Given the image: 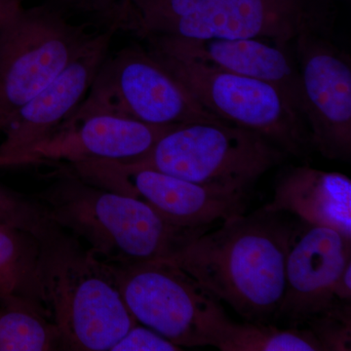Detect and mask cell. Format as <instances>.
<instances>
[{
  "instance_id": "obj_21",
  "label": "cell",
  "mask_w": 351,
  "mask_h": 351,
  "mask_svg": "<svg viewBox=\"0 0 351 351\" xmlns=\"http://www.w3.org/2000/svg\"><path fill=\"white\" fill-rule=\"evenodd\" d=\"M52 223L40 201L27 199L0 186V225L21 228L36 237Z\"/></svg>"
},
{
  "instance_id": "obj_8",
  "label": "cell",
  "mask_w": 351,
  "mask_h": 351,
  "mask_svg": "<svg viewBox=\"0 0 351 351\" xmlns=\"http://www.w3.org/2000/svg\"><path fill=\"white\" fill-rule=\"evenodd\" d=\"M52 6L22 9L0 27V133L15 113L93 43Z\"/></svg>"
},
{
  "instance_id": "obj_18",
  "label": "cell",
  "mask_w": 351,
  "mask_h": 351,
  "mask_svg": "<svg viewBox=\"0 0 351 351\" xmlns=\"http://www.w3.org/2000/svg\"><path fill=\"white\" fill-rule=\"evenodd\" d=\"M40 246L32 233L0 225V299L16 295L43 304L38 280Z\"/></svg>"
},
{
  "instance_id": "obj_13",
  "label": "cell",
  "mask_w": 351,
  "mask_h": 351,
  "mask_svg": "<svg viewBox=\"0 0 351 351\" xmlns=\"http://www.w3.org/2000/svg\"><path fill=\"white\" fill-rule=\"evenodd\" d=\"M112 32L97 34L93 43L69 66L18 110L0 144V167L18 160L51 137L84 100L108 58Z\"/></svg>"
},
{
  "instance_id": "obj_1",
  "label": "cell",
  "mask_w": 351,
  "mask_h": 351,
  "mask_svg": "<svg viewBox=\"0 0 351 351\" xmlns=\"http://www.w3.org/2000/svg\"><path fill=\"white\" fill-rule=\"evenodd\" d=\"M280 212L263 207L223 221L166 260L181 267L247 322L276 321L285 290L286 260L295 232Z\"/></svg>"
},
{
  "instance_id": "obj_15",
  "label": "cell",
  "mask_w": 351,
  "mask_h": 351,
  "mask_svg": "<svg viewBox=\"0 0 351 351\" xmlns=\"http://www.w3.org/2000/svg\"><path fill=\"white\" fill-rule=\"evenodd\" d=\"M145 39L149 47L154 49L276 85L302 115L299 68L295 56L288 51V44L263 38L188 39L152 36Z\"/></svg>"
},
{
  "instance_id": "obj_3",
  "label": "cell",
  "mask_w": 351,
  "mask_h": 351,
  "mask_svg": "<svg viewBox=\"0 0 351 351\" xmlns=\"http://www.w3.org/2000/svg\"><path fill=\"white\" fill-rule=\"evenodd\" d=\"M39 201L53 221L110 265L166 260L209 230L176 226L140 198L73 176L55 182Z\"/></svg>"
},
{
  "instance_id": "obj_16",
  "label": "cell",
  "mask_w": 351,
  "mask_h": 351,
  "mask_svg": "<svg viewBox=\"0 0 351 351\" xmlns=\"http://www.w3.org/2000/svg\"><path fill=\"white\" fill-rule=\"evenodd\" d=\"M265 208L351 237V181L341 173L293 168L277 182L274 199Z\"/></svg>"
},
{
  "instance_id": "obj_20",
  "label": "cell",
  "mask_w": 351,
  "mask_h": 351,
  "mask_svg": "<svg viewBox=\"0 0 351 351\" xmlns=\"http://www.w3.org/2000/svg\"><path fill=\"white\" fill-rule=\"evenodd\" d=\"M302 328L311 332L324 351H350V304L332 302L327 309L307 320Z\"/></svg>"
},
{
  "instance_id": "obj_4",
  "label": "cell",
  "mask_w": 351,
  "mask_h": 351,
  "mask_svg": "<svg viewBox=\"0 0 351 351\" xmlns=\"http://www.w3.org/2000/svg\"><path fill=\"white\" fill-rule=\"evenodd\" d=\"M337 0H134L125 31L188 39L263 38L289 44L332 36Z\"/></svg>"
},
{
  "instance_id": "obj_7",
  "label": "cell",
  "mask_w": 351,
  "mask_h": 351,
  "mask_svg": "<svg viewBox=\"0 0 351 351\" xmlns=\"http://www.w3.org/2000/svg\"><path fill=\"white\" fill-rule=\"evenodd\" d=\"M149 52L201 106L223 121L256 132L286 154L313 149L301 112L276 85L149 47Z\"/></svg>"
},
{
  "instance_id": "obj_5",
  "label": "cell",
  "mask_w": 351,
  "mask_h": 351,
  "mask_svg": "<svg viewBox=\"0 0 351 351\" xmlns=\"http://www.w3.org/2000/svg\"><path fill=\"white\" fill-rule=\"evenodd\" d=\"M110 265V263H108ZM126 306L138 324L180 348L214 346L232 338L233 322L221 301L168 260L110 265Z\"/></svg>"
},
{
  "instance_id": "obj_24",
  "label": "cell",
  "mask_w": 351,
  "mask_h": 351,
  "mask_svg": "<svg viewBox=\"0 0 351 351\" xmlns=\"http://www.w3.org/2000/svg\"><path fill=\"white\" fill-rule=\"evenodd\" d=\"M334 302L350 304L351 302V263L346 265L334 289Z\"/></svg>"
},
{
  "instance_id": "obj_6",
  "label": "cell",
  "mask_w": 351,
  "mask_h": 351,
  "mask_svg": "<svg viewBox=\"0 0 351 351\" xmlns=\"http://www.w3.org/2000/svg\"><path fill=\"white\" fill-rule=\"evenodd\" d=\"M286 154L256 132L228 122L176 126L131 168H149L203 186L248 193Z\"/></svg>"
},
{
  "instance_id": "obj_17",
  "label": "cell",
  "mask_w": 351,
  "mask_h": 351,
  "mask_svg": "<svg viewBox=\"0 0 351 351\" xmlns=\"http://www.w3.org/2000/svg\"><path fill=\"white\" fill-rule=\"evenodd\" d=\"M47 350H61V338L45 306L16 295L0 299V351Z\"/></svg>"
},
{
  "instance_id": "obj_9",
  "label": "cell",
  "mask_w": 351,
  "mask_h": 351,
  "mask_svg": "<svg viewBox=\"0 0 351 351\" xmlns=\"http://www.w3.org/2000/svg\"><path fill=\"white\" fill-rule=\"evenodd\" d=\"M110 112L157 126L226 122L191 96L149 50L108 57L76 112Z\"/></svg>"
},
{
  "instance_id": "obj_12",
  "label": "cell",
  "mask_w": 351,
  "mask_h": 351,
  "mask_svg": "<svg viewBox=\"0 0 351 351\" xmlns=\"http://www.w3.org/2000/svg\"><path fill=\"white\" fill-rule=\"evenodd\" d=\"M178 125L157 126L110 112L71 113L51 137L21 157L16 165L43 161L135 162Z\"/></svg>"
},
{
  "instance_id": "obj_11",
  "label": "cell",
  "mask_w": 351,
  "mask_h": 351,
  "mask_svg": "<svg viewBox=\"0 0 351 351\" xmlns=\"http://www.w3.org/2000/svg\"><path fill=\"white\" fill-rule=\"evenodd\" d=\"M83 176L103 182L104 188L144 200L180 228H209L216 221L245 214L247 209L246 193L203 186L149 168L99 161L88 164Z\"/></svg>"
},
{
  "instance_id": "obj_10",
  "label": "cell",
  "mask_w": 351,
  "mask_h": 351,
  "mask_svg": "<svg viewBox=\"0 0 351 351\" xmlns=\"http://www.w3.org/2000/svg\"><path fill=\"white\" fill-rule=\"evenodd\" d=\"M302 85V113L314 149L331 160L351 156V64L331 36L294 40Z\"/></svg>"
},
{
  "instance_id": "obj_25",
  "label": "cell",
  "mask_w": 351,
  "mask_h": 351,
  "mask_svg": "<svg viewBox=\"0 0 351 351\" xmlns=\"http://www.w3.org/2000/svg\"><path fill=\"white\" fill-rule=\"evenodd\" d=\"M25 0H0V27L12 19L21 9Z\"/></svg>"
},
{
  "instance_id": "obj_22",
  "label": "cell",
  "mask_w": 351,
  "mask_h": 351,
  "mask_svg": "<svg viewBox=\"0 0 351 351\" xmlns=\"http://www.w3.org/2000/svg\"><path fill=\"white\" fill-rule=\"evenodd\" d=\"M59 5L88 14L105 25L107 31L125 29L134 0H56Z\"/></svg>"
},
{
  "instance_id": "obj_19",
  "label": "cell",
  "mask_w": 351,
  "mask_h": 351,
  "mask_svg": "<svg viewBox=\"0 0 351 351\" xmlns=\"http://www.w3.org/2000/svg\"><path fill=\"white\" fill-rule=\"evenodd\" d=\"M221 351H322L306 328H279L271 324H237Z\"/></svg>"
},
{
  "instance_id": "obj_2",
  "label": "cell",
  "mask_w": 351,
  "mask_h": 351,
  "mask_svg": "<svg viewBox=\"0 0 351 351\" xmlns=\"http://www.w3.org/2000/svg\"><path fill=\"white\" fill-rule=\"evenodd\" d=\"M36 239L39 286L61 350L110 351L137 324L112 267L55 221Z\"/></svg>"
},
{
  "instance_id": "obj_14",
  "label": "cell",
  "mask_w": 351,
  "mask_h": 351,
  "mask_svg": "<svg viewBox=\"0 0 351 351\" xmlns=\"http://www.w3.org/2000/svg\"><path fill=\"white\" fill-rule=\"evenodd\" d=\"M351 263V237L327 226L295 230L289 248L285 290L276 321L302 328L334 302V289Z\"/></svg>"
},
{
  "instance_id": "obj_23",
  "label": "cell",
  "mask_w": 351,
  "mask_h": 351,
  "mask_svg": "<svg viewBox=\"0 0 351 351\" xmlns=\"http://www.w3.org/2000/svg\"><path fill=\"white\" fill-rule=\"evenodd\" d=\"M169 339L142 324L134 325L110 351H180Z\"/></svg>"
}]
</instances>
